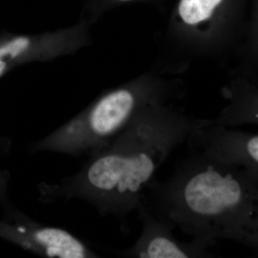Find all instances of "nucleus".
<instances>
[{"label":"nucleus","mask_w":258,"mask_h":258,"mask_svg":"<svg viewBox=\"0 0 258 258\" xmlns=\"http://www.w3.org/2000/svg\"><path fill=\"white\" fill-rule=\"evenodd\" d=\"M200 125V118L170 103L149 107L74 175L40 184V200H83L101 216L118 219L127 232L128 215L137 211L159 168Z\"/></svg>","instance_id":"1"},{"label":"nucleus","mask_w":258,"mask_h":258,"mask_svg":"<svg viewBox=\"0 0 258 258\" xmlns=\"http://www.w3.org/2000/svg\"><path fill=\"white\" fill-rule=\"evenodd\" d=\"M1 148L2 146L0 144V152H1ZM10 177V173L0 168V208L3 211L14 206L10 201L9 195H8Z\"/></svg>","instance_id":"11"},{"label":"nucleus","mask_w":258,"mask_h":258,"mask_svg":"<svg viewBox=\"0 0 258 258\" xmlns=\"http://www.w3.org/2000/svg\"><path fill=\"white\" fill-rule=\"evenodd\" d=\"M97 1V0H96ZM154 0H98V5L101 10L109 9L119 5L128 3H140V2H151Z\"/></svg>","instance_id":"12"},{"label":"nucleus","mask_w":258,"mask_h":258,"mask_svg":"<svg viewBox=\"0 0 258 258\" xmlns=\"http://www.w3.org/2000/svg\"><path fill=\"white\" fill-rule=\"evenodd\" d=\"M143 201L192 237L234 241L258 254V183L237 166L193 152L165 181L154 179Z\"/></svg>","instance_id":"2"},{"label":"nucleus","mask_w":258,"mask_h":258,"mask_svg":"<svg viewBox=\"0 0 258 258\" xmlns=\"http://www.w3.org/2000/svg\"><path fill=\"white\" fill-rule=\"evenodd\" d=\"M90 42L89 25L82 20L55 31L0 37V78L21 64L46 62L74 54Z\"/></svg>","instance_id":"5"},{"label":"nucleus","mask_w":258,"mask_h":258,"mask_svg":"<svg viewBox=\"0 0 258 258\" xmlns=\"http://www.w3.org/2000/svg\"><path fill=\"white\" fill-rule=\"evenodd\" d=\"M186 142L193 152L237 166L258 183V133L206 125L195 129Z\"/></svg>","instance_id":"7"},{"label":"nucleus","mask_w":258,"mask_h":258,"mask_svg":"<svg viewBox=\"0 0 258 258\" xmlns=\"http://www.w3.org/2000/svg\"><path fill=\"white\" fill-rule=\"evenodd\" d=\"M179 81L152 71L103 93L91 106L45 138L32 152L92 157L107 147L149 107L179 98Z\"/></svg>","instance_id":"3"},{"label":"nucleus","mask_w":258,"mask_h":258,"mask_svg":"<svg viewBox=\"0 0 258 258\" xmlns=\"http://www.w3.org/2000/svg\"><path fill=\"white\" fill-rule=\"evenodd\" d=\"M222 95L227 105L218 115L203 119V126L233 127L258 125L257 79L235 74L222 88Z\"/></svg>","instance_id":"9"},{"label":"nucleus","mask_w":258,"mask_h":258,"mask_svg":"<svg viewBox=\"0 0 258 258\" xmlns=\"http://www.w3.org/2000/svg\"><path fill=\"white\" fill-rule=\"evenodd\" d=\"M247 6L248 0H178L166 28L170 48L184 59L237 52Z\"/></svg>","instance_id":"4"},{"label":"nucleus","mask_w":258,"mask_h":258,"mask_svg":"<svg viewBox=\"0 0 258 258\" xmlns=\"http://www.w3.org/2000/svg\"><path fill=\"white\" fill-rule=\"evenodd\" d=\"M236 53L239 66L235 74L257 79L258 0H248L243 36Z\"/></svg>","instance_id":"10"},{"label":"nucleus","mask_w":258,"mask_h":258,"mask_svg":"<svg viewBox=\"0 0 258 258\" xmlns=\"http://www.w3.org/2000/svg\"><path fill=\"white\" fill-rule=\"evenodd\" d=\"M0 238L42 257H100L93 249L71 232L42 225L15 206L3 210Z\"/></svg>","instance_id":"6"},{"label":"nucleus","mask_w":258,"mask_h":258,"mask_svg":"<svg viewBox=\"0 0 258 258\" xmlns=\"http://www.w3.org/2000/svg\"><path fill=\"white\" fill-rule=\"evenodd\" d=\"M142 222V232L130 248L119 251L121 257L139 258H212L208 249L211 242L193 237L190 242H181L173 234L174 226L158 218L142 200L137 210Z\"/></svg>","instance_id":"8"}]
</instances>
